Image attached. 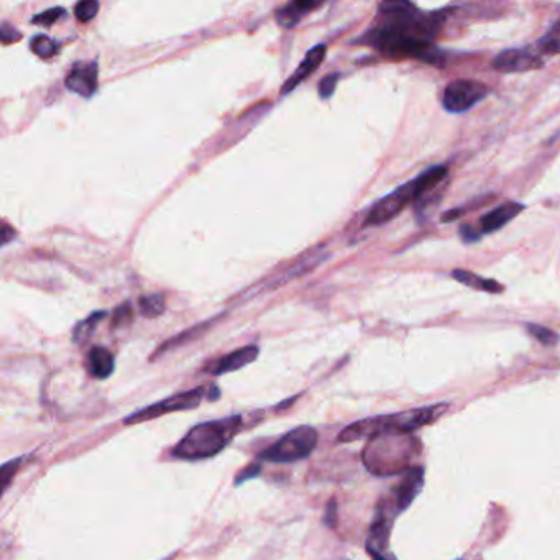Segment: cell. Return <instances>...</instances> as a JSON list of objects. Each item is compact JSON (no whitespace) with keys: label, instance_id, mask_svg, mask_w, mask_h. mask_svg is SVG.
Masks as SVG:
<instances>
[{"label":"cell","instance_id":"1","mask_svg":"<svg viewBox=\"0 0 560 560\" xmlns=\"http://www.w3.org/2000/svg\"><path fill=\"white\" fill-rule=\"evenodd\" d=\"M447 13L422 12L411 2H382L373 25L358 38V43L375 48L391 59L416 58L442 66L445 53L434 47Z\"/></svg>","mask_w":560,"mask_h":560},{"label":"cell","instance_id":"2","mask_svg":"<svg viewBox=\"0 0 560 560\" xmlns=\"http://www.w3.org/2000/svg\"><path fill=\"white\" fill-rule=\"evenodd\" d=\"M449 410V403L444 405H433L396 412L389 416H376L361 419L347 426L339 434V442H355L360 439H373L380 434H411L414 430L433 424Z\"/></svg>","mask_w":560,"mask_h":560},{"label":"cell","instance_id":"3","mask_svg":"<svg viewBox=\"0 0 560 560\" xmlns=\"http://www.w3.org/2000/svg\"><path fill=\"white\" fill-rule=\"evenodd\" d=\"M242 416L233 414L224 419L201 422L187 430V434L174 445L171 456L179 460H204L215 457L240 433Z\"/></svg>","mask_w":560,"mask_h":560},{"label":"cell","instance_id":"4","mask_svg":"<svg viewBox=\"0 0 560 560\" xmlns=\"http://www.w3.org/2000/svg\"><path fill=\"white\" fill-rule=\"evenodd\" d=\"M445 176H447V166H444V164H437V166L424 169L414 179L407 181L406 185L396 187L388 196L382 197L378 203H375L373 208L370 209L368 215H366L364 226L376 227L393 220L407 204L416 203L424 194L434 191L444 181Z\"/></svg>","mask_w":560,"mask_h":560},{"label":"cell","instance_id":"5","mask_svg":"<svg viewBox=\"0 0 560 560\" xmlns=\"http://www.w3.org/2000/svg\"><path fill=\"white\" fill-rule=\"evenodd\" d=\"M416 439L410 434H380L370 439L364 451V462L371 474L396 475L410 470L417 456Z\"/></svg>","mask_w":560,"mask_h":560},{"label":"cell","instance_id":"6","mask_svg":"<svg viewBox=\"0 0 560 560\" xmlns=\"http://www.w3.org/2000/svg\"><path fill=\"white\" fill-rule=\"evenodd\" d=\"M319 434L312 426H297L260 452L258 458L272 463H293L307 458L318 445Z\"/></svg>","mask_w":560,"mask_h":560},{"label":"cell","instance_id":"7","mask_svg":"<svg viewBox=\"0 0 560 560\" xmlns=\"http://www.w3.org/2000/svg\"><path fill=\"white\" fill-rule=\"evenodd\" d=\"M204 398H208V387H197L189 389V391L173 394V396L164 398L162 401L155 403V405H150L143 407V410H139L132 412V414H128L125 419H123V424L127 426L139 424V422L156 419V417L169 414V412L194 410V407L201 406Z\"/></svg>","mask_w":560,"mask_h":560},{"label":"cell","instance_id":"8","mask_svg":"<svg viewBox=\"0 0 560 560\" xmlns=\"http://www.w3.org/2000/svg\"><path fill=\"white\" fill-rule=\"evenodd\" d=\"M490 91L483 82L475 79H456L449 82L442 94V107L451 114H463L488 98Z\"/></svg>","mask_w":560,"mask_h":560},{"label":"cell","instance_id":"9","mask_svg":"<svg viewBox=\"0 0 560 560\" xmlns=\"http://www.w3.org/2000/svg\"><path fill=\"white\" fill-rule=\"evenodd\" d=\"M396 514H399L394 508L393 499L387 503H382L376 509L375 520L371 522L368 539H366V550H368L373 560H393L394 557L389 554V532H391V524Z\"/></svg>","mask_w":560,"mask_h":560},{"label":"cell","instance_id":"10","mask_svg":"<svg viewBox=\"0 0 560 560\" xmlns=\"http://www.w3.org/2000/svg\"><path fill=\"white\" fill-rule=\"evenodd\" d=\"M495 71L501 75H516L532 70H540L544 66V56L534 47L504 49L491 63Z\"/></svg>","mask_w":560,"mask_h":560},{"label":"cell","instance_id":"11","mask_svg":"<svg viewBox=\"0 0 560 560\" xmlns=\"http://www.w3.org/2000/svg\"><path fill=\"white\" fill-rule=\"evenodd\" d=\"M424 468L422 467H412L406 472L405 479L401 480L396 488L393 490V503L398 513H403L405 509L411 506V503L417 498L421 493L422 486H424Z\"/></svg>","mask_w":560,"mask_h":560},{"label":"cell","instance_id":"12","mask_svg":"<svg viewBox=\"0 0 560 560\" xmlns=\"http://www.w3.org/2000/svg\"><path fill=\"white\" fill-rule=\"evenodd\" d=\"M99 70L95 63H79L72 66L70 75L64 79L71 93L79 94L82 98H91L98 89Z\"/></svg>","mask_w":560,"mask_h":560},{"label":"cell","instance_id":"13","mask_svg":"<svg viewBox=\"0 0 560 560\" xmlns=\"http://www.w3.org/2000/svg\"><path fill=\"white\" fill-rule=\"evenodd\" d=\"M260 348L256 345H247L238 348V350H233L228 353V355L219 358L217 361H214L212 365L208 366V373L220 376V375H227L231 371H237L243 368V366L250 365L251 361L256 360L258 357Z\"/></svg>","mask_w":560,"mask_h":560},{"label":"cell","instance_id":"14","mask_svg":"<svg viewBox=\"0 0 560 560\" xmlns=\"http://www.w3.org/2000/svg\"><path fill=\"white\" fill-rule=\"evenodd\" d=\"M325 52H327L325 45H316L314 48H311L309 52H307L306 58L302 59L300 66H297V70L293 72V75L288 77V81L283 84L281 95L293 93V91H295L302 81H306L307 77L312 75V72L318 71L320 63H322L325 58Z\"/></svg>","mask_w":560,"mask_h":560},{"label":"cell","instance_id":"15","mask_svg":"<svg viewBox=\"0 0 560 560\" xmlns=\"http://www.w3.org/2000/svg\"><path fill=\"white\" fill-rule=\"evenodd\" d=\"M522 210H524V204L516 203V201H508L498 208H495L490 212H486L485 215H481L479 228L481 233H493L498 232L499 228H503L506 224L511 222L514 217H518Z\"/></svg>","mask_w":560,"mask_h":560},{"label":"cell","instance_id":"16","mask_svg":"<svg viewBox=\"0 0 560 560\" xmlns=\"http://www.w3.org/2000/svg\"><path fill=\"white\" fill-rule=\"evenodd\" d=\"M86 368L95 380H105L116 370V358L105 347H93L86 357Z\"/></svg>","mask_w":560,"mask_h":560},{"label":"cell","instance_id":"17","mask_svg":"<svg viewBox=\"0 0 560 560\" xmlns=\"http://www.w3.org/2000/svg\"><path fill=\"white\" fill-rule=\"evenodd\" d=\"M320 6H322L320 2H311V0H297V2L286 3L277 12V22L284 29H293V26L300 24V20L306 13Z\"/></svg>","mask_w":560,"mask_h":560},{"label":"cell","instance_id":"18","mask_svg":"<svg viewBox=\"0 0 560 560\" xmlns=\"http://www.w3.org/2000/svg\"><path fill=\"white\" fill-rule=\"evenodd\" d=\"M320 254H322V250L314 249V251H309V254H306L300 261H295V263L289 266L288 270H284V272L279 274L277 279H274V283L272 284V288L273 286H279V284H284V283L291 281V279L302 277V274H306L307 272H311V270L314 268V266L319 265V261L324 260V256Z\"/></svg>","mask_w":560,"mask_h":560},{"label":"cell","instance_id":"19","mask_svg":"<svg viewBox=\"0 0 560 560\" xmlns=\"http://www.w3.org/2000/svg\"><path fill=\"white\" fill-rule=\"evenodd\" d=\"M451 277L456 279V281L463 284V286L476 289V291L490 293V295H499V293H503L504 289L503 284L495 281V279L479 277V274L468 272V270H460V268L452 270Z\"/></svg>","mask_w":560,"mask_h":560},{"label":"cell","instance_id":"20","mask_svg":"<svg viewBox=\"0 0 560 560\" xmlns=\"http://www.w3.org/2000/svg\"><path fill=\"white\" fill-rule=\"evenodd\" d=\"M107 312L105 311H98L93 312L91 316H87L84 320H81L79 324H76L75 330H72V342L75 343H86L93 337V334L95 332V327H98L100 320H102Z\"/></svg>","mask_w":560,"mask_h":560},{"label":"cell","instance_id":"21","mask_svg":"<svg viewBox=\"0 0 560 560\" xmlns=\"http://www.w3.org/2000/svg\"><path fill=\"white\" fill-rule=\"evenodd\" d=\"M537 52L540 54H547V56H552V54H560V18L555 20L552 26H550L549 31L545 35L540 36L536 43Z\"/></svg>","mask_w":560,"mask_h":560},{"label":"cell","instance_id":"22","mask_svg":"<svg viewBox=\"0 0 560 560\" xmlns=\"http://www.w3.org/2000/svg\"><path fill=\"white\" fill-rule=\"evenodd\" d=\"M139 307H140V312L145 316V318L153 319V318H158V316L163 314L166 304H164L163 295L155 293V295L141 296L139 300Z\"/></svg>","mask_w":560,"mask_h":560},{"label":"cell","instance_id":"23","mask_svg":"<svg viewBox=\"0 0 560 560\" xmlns=\"http://www.w3.org/2000/svg\"><path fill=\"white\" fill-rule=\"evenodd\" d=\"M214 322H215V320H208V322H204V324H201V325H196V327H192V329H189V330H186V332L176 335V337H174L173 341H168L166 343H164V345H163L162 348H160V352H156V355H158V353L166 352V350H169V348H173V347L182 345V343H187L189 341H194L196 337H199L201 334L205 332L209 325H212Z\"/></svg>","mask_w":560,"mask_h":560},{"label":"cell","instance_id":"24","mask_svg":"<svg viewBox=\"0 0 560 560\" xmlns=\"http://www.w3.org/2000/svg\"><path fill=\"white\" fill-rule=\"evenodd\" d=\"M59 45L47 35H35L30 41V49L40 58H52L58 53Z\"/></svg>","mask_w":560,"mask_h":560},{"label":"cell","instance_id":"25","mask_svg":"<svg viewBox=\"0 0 560 560\" xmlns=\"http://www.w3.org/2000/svg\"><path fill=\"white\" fill-rule=\"evenodd\" d=\"M526 329H527V332H529L532 337L536 339V341H539L545 347L557 345L559 341H560V337H559L557 332H554V330L549 329V327H544V325L527 324Z\"/></svg>","mask_w":560,"mask_h":560},{"label":"cell","instance_id":"26","mask_svg":"<svg viewBox=\"0 0 560 560\" xmlns=\"http://www.w3.org/2000/svg\"><path fill=\"white\" fill-rule=\"evenodd\" d=\"M99 12V2H95V0H82V2L76 3L75 7V13H76V18L82 24H87V22H91L93 18L98 15Z\"/></svg>","mask_w":560,"mask_h":560},{"label":"cell","instance_id":"27","mask_svg":"<svg viewBox=\"0 0 560 560\" xmlns=\"http://www.w3.org/2000/svg\"><path fill=\"white\" fill-rule=\"evenodd\" d=\"M22 462H24V457H17L13 460L3 463L2 468H0V480H2V493H6L8 486H10L13 476L17 475L18 468H20Z\"/></svg>","mask_w":560,"mask_h":560},{"label":"cell","instance_id":"28","mask_svg":"<svg viewBox=\"0 0 560 560\" xmlns=\"http://www.w3.org/2000/svg\"><path fill=\"white\" fill-rule=\"evenodd\" d=\"M64 15V8L63 7H54V8H48V10L38 13V15H35L31 18V22L33 24H38V25H43V26H52L53 24H56Z\"/></svg>","mask_w":560,"mask_h":560},{"label":"cell","instance_id":"29","mask_svg":"<svg viewBox=\"0 0 560 560\" xmlns=\"http://www.w3.org/2000/svg\"><path fill=\"white\" fill-rule=\"evenodd\" d=\"M339 77H341V75H339V72H334V75H329L320 79L319 87H318L320 99L332 98V94L335 93V87H337Z\"/></svg>","mask_w":560,"mask_h":560},{"label":"cell","instance_id":"30","mask_svg":"<svg viewBox=\"0 0 560 560\" xmlns=\"http://www.w3.org/2000/svg\"><path fill=\"white\" fill-rule=\"evenodd\" d=\"M133 318V311L130 304H122L114 311L112 316V327H122V325L128 324Z\"/></svg>","mask_w":560,"mask_h":560},{"label":"cell","instance_id":"31","mask_svg":"<svg viewBox=\"0 0 560 560\" xmlns=\"http://www.w3.org/2000/svg\"><path fill=\"white\" fill-rule=\"evenodd\" d=\"M458 233H460V238L463 243H475L481 240L483 233L479 228V226H472V224H462L460 228H458Z\"/></svg>","mask_w":560,"mask_h":560},{"label":"cell","instance_id":"32","mask_svg":"<svg viewBox=\"0 0 560 560\" xmlns=\"http://www.w3.org/2000/svg\"><path fill=\"white\" fill-rule=\"evenodd\" d=\"M260 472H261L260 462L251 463V465H247V467L243 468V470L240 472V474H238V475L235 476V486L245 483V481H249V480H251V479H255V476L260 475Z\"/></svg>","mask_w":560,"mask_h":560},{"label":"cell","instance_id":"33","mask_svg":"<svg viewBox=\"0 0 560 560\" xmlns=\"http://www.w3.org/2000/svg\"><path fill=\"white\" fill-rule=\"evenodd\" d=\"M0 38H2L3 43H15V41L22 38V33L17 29H13L12 25L3 22L2 26H0Z\"/></svg>","mask_w":560,"mask_h":560},{"label":"cell","instance_id":"34","mask_svg":"<svg viewBox=\"0 0 560 560\" xmlns=\"http://www.w3.org/2000/svg\"><path fill=\"white\" fill-rule=\"evenodd\" d=\"M324 522L329 527H335V522H337V503H335V499H330L327 508H325Z\"/></svg>","mask_w":560,"mask_h":560},{"label":"cell","instance_id":"35","mask_svg":"<svg viewBox=\"0 0 560 560\" xmlns=\"http://www.w3.org/2000/svg\"><path fill=\"white\" fill-rule=\"evenodd\" d=\"M12 235H15V232H13L12 228L8 227V224H3V226H2V237H3V238H2V245H7L8 242L15 238V237H12Z\"/></svg>","mask_w":560,"mask_h":560},{"label":"cell","instance_id":"36","mask_svg":"<svg viewBox=\"0 0 560 560\" xmlns=\"http://www.w3.org/2000/svg\"><path fill=\"white\" fill-rule=\"evenodd\" d=\"M219 398H220V389H219L217 384H209V387H208V399H210V401H217Z\"/></svg>","mask_w":560,"mask_h":560}]
</instances>
